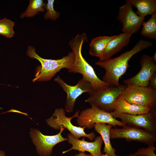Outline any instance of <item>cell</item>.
<instances>
[{"label":"cell","mask_w":156,"mask_h":156,"mask_svg":"<svg viewBox=\"0 0 156 156\" xmlns=\"http://www.w3.org/2000/svg\"><path fill=\"white\" fill-rule=\"evenodd\" d=\"M152 45L151 42L141 39L131 50L119 56L107 60L96 62L95 64L105 70L102 80L109 86L119 85V78L126 71L130 59L135 54Z\"/></svg>","instance_id":"1"},{"label":"cell","mask_w":156,"mask_h":156,"mask_svg":"<svg viewBox=\"0 0 156 156\" xmlns=\"http://www.w3.org/2000/svg\"><path fill=\"white\" fill-rule=\"evenodd\" d=\"M54 0H48L47 4L44 6V9L47 12L44 16L46 20L50 19L52 20H56L59 16L60 13L55 11L54 9Z\"/></svg>","instance_id":"23"},{"label":"cell","mask_w":156,"mask_h":156,"mask_svg":"<svg viewBox=\"0 0 156 156\" xmlns=\"http://www.w3.org/2000/svg\"><path fill=\"white\" fill-rule=\"evenodd\" d=\"M116 36H99L94 38L89 45V54L99 58L109 42Z\"/></svg>","instance_id":"19"},{"label":"cell","mask_w":156,"mask_h":156,"mask_svg":"<svg viewBox=\"0 0 156 156\" xmlns=\"http://www.w3.org/2000/svg\"><path fill=\"white\" fill-rule=\"evenodd\" d=\"M148 86L156 90V72L151 77Z\"/></svg>","instance_id":"25"},{"label":"cell","mask_w":156,"mask_h":156,"mask_svg":"<svg viewBox=\"0 0 156 156\" xmlns=\"http://www.w3.org/2000/svg\"><path fill=\"white\" fill-rule=\"evenodd\" d=\"M54 80L67 94L65 110L68 112H73L75 101L78 97L84 92L89 93L93 90L91 83L83 77L74 86L67 84L59 76Z\"/></svg>","instance_id":"11"},{"label":"cell","mask_w":156,"mask_h":156,"mask_svg":"<svg viewBox=\"0 0 156 156\" xmlns=\"http://www.w3.org/2000/svg\"><path fill=\"white\" fill-rule=\"evenodd\" d=\"M68 144L72 145L69 149L63 151L62 154H64L72 150H77L79 152L84 153L87 151L93 156H104L101 152V148L103 143L101 136H98L94 138L93 142L86 141L83 137L81 140L75 138L70 133L68 135Z\"/></svg>","instance_id":"14"},{"label":"cell","mask_w":156,"mask_h":156,"mask_svg":"<svg viewBox=\"0 0 156 156\" xmlns=\"http://www.w3.org/2000/svg\"><path fill=\"white\" fill-rule=\"evenodd\" d=\"M154 144L148 145L147 148L143 147L138 149L134 155L136 156H156L154 151L156 149Z\"/></svg>","instance_id":"24"},{"label":"cell","mask_w":156,"mask_h":156,"mask_svg":"<svg viewBox=\"0 0 156 156\" xmlns=\"http://www.w3.org/2000/svg\"><path fill=\"white\" fill-rule=\"evenodd\" d=\"M132 33H123L118 35L109 42L101 57L99 61L109 60L115 54L120 51L129 43Z\"/></svg>","instance_id":"15"},{"label":"cell","mask_w":156,"mask_h":156,"mask_svg":"<svg viewBox=\"0 0 156 156\" xmlns=\"http://www.w3.org/2000/svg\"><path fill=\"white\" fill-rule=\"evenodd\" d=\"M151 109L149 107L129 103L120 95L116 99L112 108V111L131 115L145 114Z\"/></svg>","instance_id":"16"},{"label":"cell","mask_w":156,"mask_h":156,"mask_svg":"<svg viewBox=\"0 0 156 156\" xmlns=\"http://www.w3.org/2000/svg\"><path fill=\"white\" fill-rule=\"evenodd\" d=\"M14 22L5 17L0 20V35L10 38L13 36Z\"/></svg>","instance_id":"22"},{"label":"cell","mask_w":156,"mask_h":156,"mask_svg":"<svg viewBox=\"0 0 156 156\" xmlns=\"http://www.w3.org/2000/svg\"><path fill=\"white\" fill-rule=\"evenodd\" d=\"M77 121L79 127L90 129L94 127L97 123L109 124L114 127L125 125L114 118L110 112L93 107L82 111L77 117Z\"/></svg>","instance_id":"6"},{"label":"cell","mask_w":156,"mask_h":156,"mask_svg":"<svg viewBox=\"0 0 156 156\" xmlns=\"http://www.w3.org/2000/svg\"><path fill=\"white\" fill-rule=\"evenodd\" d=\"M140 34L148 38L156 39V12L153 13L147 21H144Z\"/></svg>","instance_id":"20"},{"label":"cell","mask_w":156,"mask_h":156,"mask_svg":"<svg viewBox=\"0 0 156 156\" xmlns=\"http://www.w3.org/2000/svg\"><path fill=\"white\" fill-rule=\"evenodd\" d=\"M125 156H136L134 154H129V155H127Z\"/></svg>","instance_id":"28"},{"label":"cell","mask_w":156,"mask_h":156,"mask_svg":"<svg viewBox=\"0 0 156 156\" xmlns=\"http://www.w3.org/2000/svg\"><path fill=\"white\" fill-rule=\"evenodd\" d=\"M5 153L3 151L0 150V156H5Z\"/></svg>","instance_id":"27"},{"label":"cell","mask_w":156,"mask_h":156,"mask_svg":"<svg viewBox=\"0 0 156 156\" xmlns=\"http://www.w3.org/2000/svg\"><path fill=\"white\" fill-rule=\"evenodd\" d=\"M117 17L122 25L121 30L123 33L135 34L140 29L145 17L138 16L133 10L131 4L125 1V3L120 6Z\"/></svg>","instance_id":"12"},{"label":"cell","mask_w":156,"mask_h":156,"mask_svg":"<svg viewBox=\"0 0 156 156\" xmlns=\"http://www.w3.org/2000/svg\"><path fill=\"white\" fill-rule=\"evenodd\" d=\"M65 111L63 108L56 109L52 115L46 119L47 125L56 130H59L61 127H63L69 131L77 139H79L81 137H86L90 141L93 140L95 138L94 132L87 134L84 131L85 127L75 126L71 123V120L74 117L77 118L79 116V110L76 112L73 116L70 117L66 116Z\"/></svg>","instance_id":"4"},{"label":"cell","mask_w":156,"mask_h":156,"mask_svg":"<svg viewBox=\"0 0 156 156\" xmlns=\"http://www.w3.org/2000/svg\"><path fill=\"white\" fill-rule=\"evenodd\" d=\"M110 113L114 118H119L128 126L143 129L156 134V110L152 109L147 113L140 115H131L114 111Z\"/></svg>","instance_id":"10"},{"label":"cell","mask_w":156,"mask_h":156,"mask_svg":"<svg viewBox=\"0 0 156 156\" xmlns=\"http://www.w3.org/2000/svg\"><path fill=\"white\" fill-rule=\"evenodd\" d=\"M140 64L141 68L139 72L133 77L123 81L127 86H148L151 77L156 72V60L152 56L144 54L141 56Z\"/></svg>","instance_id":"13"},{"label":"cell","mask_w":156,"mask_h":156,"mask_svg":"<svg viewBox=\"0 0 156 156\" xmlns=\"http://www.w3.org/2000/svg\"><path fill=\"white\" fill-rule=\"evenodd\" d=\"M46 4L42 0H29L28 6L25 11L21 14L20 17H31L40 12H43Z\"/></svg>","instance_id":"21"},{"label":"cell","mask_w":156,"mask_h":156,"mask_svg":"<svg viewBox=\"0 0 156 156\" xmlns=\"http://www.w3.org/2000/svg\"><path fill=\"white\" fill-rule=\"evenodd\" d=\"M127 86H110L97 91L89 93V97L85 101L94 107L107 112L112 111L113 105L118 97L121 94Z\"/></svg>","instance_id":"5"},{"label":"cell","mask_w":156,"mask_h":156,"mask_svg":"<svg viewBox=\"0 0 156 156\" xmlns=\"http://www.w3.org/2000/svg\"><path fill=\"white\" fill-rule=\"evenodd\" d=\"M65 130L63 127H61L57 134L48 135L43 134L36 129H31L30 136L36 146L38 154L40 156H51L54 146L60 142L68 140L67 138H64L62 135Z\"/></svg>","instance_id":"9"},{"label":"cell","mask_w":156,"mask_h":156,"mask_svg":"<svg viewBox=\"0 0 156 156\" xmlns=\"http://www.w3.org/2000/svg\"><path fill=\"white\" fill-rule=\"evenodd\" d=\"M29 57L37 60L40 63V66L37 68L35 78L33 81H44L51 80L55 74L62 69L70 70L72 67L75 59L73 51L60 59L52 60L43 58L36 52L34 48L29 46L27 52Z\"/></svg>","instance_id":"3"},{"label":"cell","mask_w":156,"mask_h":156,"mask_svg":"<svg viewBox=\"0 0 156 156\" xmlns=\"http://www.w3.org/2000/svg\"><path fill=\"white\" fill-rule=\"evenodd\" d=\"M137 9L136 14L138 16L145 17L151 15L156 12V0H126Z\"/></svg>","instance_id":"18"},{"label":"cell","mask_w":156,"mask_h":156,"mask_svg":"<svg viewBox=\"0 0 156 156\" xmlns=\"http://www.w3.org/2000/svg\"><path fill=\"white\" fill-rule=\"evenodd\" d=\"M74 156H93L91 154H86L85 153L80 152L78 154H76Z\"/></svg>","instance_id":"26"},{"label":"cell","mask_w":156,"mask_h":156,"mask_svg":"<svg viewBox=\"0 0 156 156\" xmlns=\"http://www.w3.org/2000/svg\"><path fill=\"white\" fill-rule=\"evenodd\" d=\"M112 126L105 123H96L94 128L95 131L100 135L104 146L102 153L104 156H118L115 153L116 150L112 146L110 142V131Z\"/></svg>","instance_id":"17"},{"label":"cell","mask_w":156,"mask_h":156,"mask_svg":"<svg viewBox=\"0 0 156 156\" xmlns=\"http://www.w3.org/2000/svg\"><path fill=\"white\" fill-rule=\"evenodd\" d=\"M122 128L116 127L110 131V139H124L127 142L137 141L148 145L156 141V134L143 129L125 125Z\"/></svg>","instance_id":"8"},{"label":"cell","mask_w":156,"mask_h":156,"mask_svg":"<svg viewBox=\"0 0 156 156\" xmlns=\"http://www.w3.org/2000/svg\"><path fill=\"white\" fill-rule=\"evenodd\" d=\"M120 95L129 103L156 110V90L149 86L127 85Z\"/></svg>","instance_id":"7"},{"label":"cell","mask_w":156,"mask_h":156,"mask_svg":"<svg viewBox=\"0 0 156 156\" xmlns=\"http://www.w3.org/2000/svg\"><path fill=\"white\" fill-rule=\"evenodd\" d=\"M87 41L85 33L77 34L69 41V44L74 54L75 59L72 67L68 71L69 72L81 74L82 77L91 83L93 90L97 91L109 86L97 77L93 67L83 57L81 53L82 46Z\"/></svg>","instance_id":"2"}]
</instances>
